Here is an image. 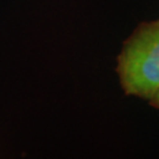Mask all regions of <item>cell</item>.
Wrapping results in <instances>:
<instances>
[{
	"mask_svg": "<svg viewBox=\"0 0 159 159\" xmlns=\"http://www.w3.org/2000/svg\"><path fill=\"white\" fill-rule=\"evenodd\" d=\"M117 73L126 96L151 102L159 93V20L142 23L125 40Z\"/></svg>",
	"mask_w": 159,
	"mask_h": 159,
	"instance_id": "cell-1",
	"label": "cell"
},
{
	"mask_svg": "<svg viewBox=\"0 0 159 159\" xmlns=\"http://www.w3.org/2000/svg\"><path fill=\"white\" fill-rule=\"evenodd\" d=\"M150 104H151L153 107L159 108V93L156 97H154V98L152 99V100H151V102H150Z\"/></svg>",
	"mask_w": 159,
	"mask_h": 159,
	"instance_id": "cell-2",
	"label": "cell"
}]
</instances>
